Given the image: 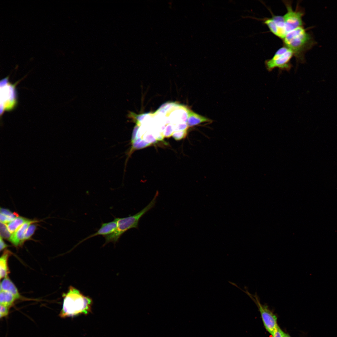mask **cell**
<instances>
[{
    "instance_id": "cell-1",
    "label": "cell",
    "mask_w": 337,
    "mask_h": 337,
    "mask_svg": "<svg viewBox=\"0 0 337 337\" xmlns=\"http://www.w3.org/2000/svg\"><path fill=\"white\" fill-rule=\"evenodd\" d=\"M63 306L59 314L60 317L66 318L81 315H87L91 312L92 299L74 287L70 286L67 292L63 294Z\"/></svg>"
},
{
    "instance_id": "cell-2",
    "label": "cell",
    "mask_w": 337,
    "mask_h": 337,
    "mask_svg": "<svg viewBox=\"0 0 337 337\" xmlns=\"http://www.w3.org/2000/svg\"><path fill=\"white\" fill-rule=\"evenodd\" d=\"M282 40L284 46L293 52L297 63L305 62V53L315 43L312 35L307 32L303 26L288 32Z\"/></svg>"
},
{
    "instance_id": "cell-3",
    "label": "cell",
    "mask_w": 337,
    "mask_h": 337,
    "mask_svg": "<svg viewBox=\"0 0 337 337\" xmlns=\"http://www.w3.org/2000/svg\"><path fill=\"white\" fill-rule=\"evenodd\" d=\"M158 195V193L157 192L148 205L136 214L125 217H115L117 222V228L112 233L103 236L105 239L103 246L111 242L115 244L126 231L132 228H138L139 222L141 218L155 206Z\"/></svg>"
},
{
    "instance_id": "cell-4",
    "label": "cell",
    "mask_w": 337,
    "mask_h": 337,
    "mask_svg": "<svg viewBox=\"0 0 337 337\" xmlns=\"http://www.w3.org/2000/svg\"><path fill=\"white\" fill-rule=\"evenodd\" d=\"M293 56V52L283 46L276 51L271 58L265 61V67L269 71L276 68H278L281 71H289L292 67L291 60Z\"/></svg>"
},
{
    "instance_id": "cell-5",
    "label": "cell",
    "mask_w": 337,
    "mask_h": 337,
    "mask_svg": "<svg viewBox=\"0 0 337 337\" xmlns=\"http://www.w3.org/2000/svg\"><path fill=\"white\" fill-rule=\"evenodd\" d=\"M287 10L283 16L287 33L297 27L303 26L302 17L305 12L298 3L295 10H293L291 1H282Z\"/></svg>"
},
{
    "instance_id": "cell-6",
    "label": "cell",
    "mask_w": 337,
    "mask_h": 337,
    "mask_svg": "<svg viewBox=\"0 0 337 337\" xmlns=\"http://www.w3.org/2000/svg\"><path fill=\"white\" fill-rule=\"evenodd\" d=\"M1 113L12 110L17 105L15 85L8 82L7 78L1 81Z\"/></svg>"
},
{
    "instance_id": "cell-7",
    "label": "cell",
    "mask_w": 337,
    "mask_h": 337,
    "mask_svg": "<svg viewBox=\"0 0 337 337\" xmlns=\"http://www.w3.org/2000/svg\"><path fill=\"white\" fill-rule=\"evenodd\" d=\"M249 294L259 309L265 328L272 335L278 326L276 316L267 306L262 305L260 303L259 297L256 294L253 295Z\"/></svg>"
},
{
    "instance_id": "cell-8",
    "label": "cell",
    "mask_w": 337,
    "mask_h": 337,
    "mask_svg": "<svg viewBox=\"0 0 337 337\" xmlns=\"http://www.w3.org/2000/svg\"><path fill=\"white\" fill-rule=\"evenodd\" d=\"M188 109L184 106L177 104L166 116L168 117L171 123H187Z\"/></svg>"
},
{
    "instance_id": "cell-9",
    "label": "cell",
    "mask_w": 337,
    "mask_h": 337,
    "mask_svg": "<svg viewBox=\"0 0 337 337\" xmlns=\"http://www.w3.org/2000/svg\"><path fill=\"white\" fill-rule=\"evenodd\" d=\"M36 221L28 220L17 230L12 233L9 240L14 245L17 247L22 245L25 242L24 237L29 226Z\"/></svg>"
},
{
    "instance_id": "cell-10",
    "label": "cell",
    "mask_w": 337,
    "mask_h": 337,
    "mask_svg": "<svg viewBox=\"0 0 337 337\" xmlns=\"http://www.w3.org/2000/svg\"><path fill=\"white\" fill-rule=\"evenodd\" d=\"M117 222L115 218L114 220L111 222L102 223L100 228L96 232L90 235L81 240L79 242L78 244L95 236L100 235H103V236L110 234L115 231L117 228Z\"/></svg>"
},
{
    "instance_id": "cell-11",
    "label": "cell",
    "mask_w": 337,
    "mask_h": 337,
    "mask_svg": "<svg viewBox=\"0 0 337 337\" xmlns=\"http://www.w3.org/2000/svg\"><path fill=\"white\" fill-rule=\"evenodd\" d=\"M212 122L211 120L198 114L188 109L187 122L188 127L197 125L203 123H210Z\"/></svg>"
},
{
    "instance_id": "cell-12",
    "label": "cell",
    "mask_w": 337,
    "mask_h": 337,
    "mask_svg": "<svg viewBox=\"0 0 337 337\" xmlns=\"http://www.w3.org/2000/svg\"><path fill=\"white\" fill-rule=\"evenodd\" d=\"M0 290L7 291L11 293L17 299H19L21 297L17 288L8 276L4 278L1 282Z\"/></svg>"
},
{
    "instance_id": "cell-13",
    "label": "cell",
    "mask_w": 337,
    "mask_h": 337,
    "mask_svg": "<svg viewBox=\"0 0 337 337\" xmlns=\"http://www.w3.org/2000/svg\"><path fill=\"white\" fill-rule=\"evenodd\" d=\"M12 254L11 252L8 250H5L0 258V278H2L7 277L10 271L8 266V260Z\"/></svg>"
},
{
    "instance_id": "cell-14",
    "label": "cell",
    "mask_w": 337,
    "mask_h": 337,
    "mask_svg": "<svg viewBox=\"0 0 337 337\" xmlns=\"http://www.w3.org/2000/svg\"><path fill=\"white\" fill-rule=\"evenodd\" d=\"M16 300L17 299L16 297L11 293L7 291L0 290V304L10 307Z\"/></svg>"
},
{
    "instance_id": "cell-15",
    "label": "cell",
    "mask_w": 337,
    "mask_h": 337,
    "mask_svg": "<svg viewBox=\"0 0 337 337\" xmlns=\"http://www.w3.org/2000/svg\"><path fill=\"white\" fill-rule=\"evenodd\" d=\"M28 219L21 217H17L6 225L9 232L12 234L17 230Z\"/></svg>"
},
{
    "instance_id": "cell-16",
    "label": "cell",
    "mask_w": 337,
    "mask_h": 337,
    "mask_svg": "<svg viewBox=\"0 0 337 337\" xmlns=\"http://www.w3.org/2000/svg\"><path fill=\"white\" fill-rule=\"evenodd\" d=\"M263 22L266 25L271 32L278 37L279 30L277 26L273 19L270 18H264L262 19Z\"/></svg>"
},
{
    "instance_id": "cell-17",
    "label": "cell",
    "mask_w": 337,
    "mask_h": 337,
    "mask_svg": "<svg viewBox=\"0 0 337 337\" xmlns=\"http://www.w3.org/2000/svg\"><path fill=\"white\" fill-rule=\"evenodd\" d=\"M11 234L8 230L7 225L4 223L0 222V237L2 238L9 240L11 236Z\"/></svg>"
},
{
    "instance_id": "cell-18",
    "label": "cell",
    "mask_w": 337,
    "mask_h": 337,
    "mask_svg": "<svg viewBox=\"0 0 337 337\" xmlns=\"http://www.w3.org/2000/svg\"><path fill=\"white\" fill-rule=\"evenodd\" d=\"M36 228V225L33 223L31 224L29 226L25 234L24 237L25 241L30 239L34 234Z\"/></svg>"
},
{
    "instance_id": "cell-19",
    "label": "cell",
    "mask_w": 337,
    "mask_h": 337,
    "mask_svg": "<svg viewBox=\"0 0 337 337\" xmlns=\"http://www.w3.org/2000/svg\"><path fill=\"white\" fill-rule=\"evenodd\" d=\"M132 144V147L129 152V153H131L132 150L134 149H141L146 147L150 145V144L141 139L139 142L136 143H133Z\"/></svg>"
},
{
    "instance_id": "cell-20",
    "label": "cell",
    "mask_w": 337,
    "mask_h": 337,
    "mask_svg": "<svg viewBox=\"0 0 337 337\" xmlns=\"http://www.w3.org/2000/svg\"><path fill=\"white\" fill-rule=\"evenodd\" d=\"M187 130L177 131L173 134L172 136L176 140H181L186 137L187 134Z\"/></svg>"
},
{
    "instance_id": "cell-21",
    "label": "cell",
    "mask_w": 337,
    "mask_h": 337,
    "mask_svg": "<svg viewBox=\"0 0 337 337\" xmlns=\"http://www.w3.org/2000/svg\"><path fill=\"white\" fill-rule=\"evenodd\" d=\"M172 124H168L166 127L164 131L163 135L165 137H168L170 136L173 131L174 128Z\"/></svg>"
},
{
    "instance_id": "cell-22",
    "label": "cell",
    "mask_w": 337,
    "mask_h": 337,
    "mask_svg": "<svg viewBox=\"0 0 337 337\" xmlns=\"http://www.w3.org/2000/svg\"><path fill=\"white\" fill-rule=\"evenodd\" d=\"M10 307L2 304L0 306V318L6 316L8 314Z\"/></svg>"
},
{
    "instance_id": "cell-23",
    "label": "cell",
    "mask_w": 337,
    "mask_h": 337,
    "mask_svg": "<svg viewBox=\"0 0 337 337\" xmlns=\"http://www.w3.org/2000/svg\"><path fill=\"white\" fill-rule=\"evenodd\" d=\"M0 213L10 217L14 219L17 217V214L12 212L9 210L2 208L0 209Z\"/></svg>"
},
{
    "instance_id": "cell-24",
    "label": "cell",
    "mask_w": 337,
    "mask_h": 337,
    "mask_svg": "<svg viewBox=\"0 0 337 337\" xmlns=\"http://www.w3.org/2000/svg\"><path fill=\"white\" fill-rule=\"evenodd\" d=\"M188 126L187 123H180L174 126V130L177 131L187 130Z\"/></svg>"
},
{
    "instance_id": "cell-25",
    "label": "cell",
    "mask_w": 337,
    "mask_h": 337,
    "mask_svg": "<svg viewBox=\"0 0 337 337\" xmlns=\"http://www.w3.org/2000/svg\"><path fill=\"white\" fill-rule=\"evenodd\" d=\"M14 219L13 218L0 213V220L1 222L3 223H7L11 222Z\"/></svg>"
},
{
    "instance_id": "cell-26",
    "label": "cell",
    "mask_w": 337,
    "mask_h": 337,
    "mask_svg": "<svg viewBox=\"0 0 337 337\" xmlns=\"http://www.w3.org/2000/svg\"><path fill=\"white\" fill-rule=\"evenodd\" d=\"M273 337H283V331L278 326L272 335Z\"/></svg>"
},
{
    "instance_id": "cell-27",
    "label": "cell",
    "mask_w": 337,
    "mask_h": 337,
    "mask_svg": "<svg viewBox=\"0 0 337 337\" xmlns=\"http://www.w3.org/2000/svg\"><path fill=\"white\" fill-rule=\"evenodd\" d=\"M139 126L137 125H136L134 127L132 133L131 143L134 140L136 139L137 134L139 129Z\"/></svg>"
},
{
    "instance_id": "cell-28",
    "label": "cell",
    "mask_w": 337,
    "mask_h": 337,
    "mask_svg": "<svg viewBox=\"0 0 337 337\" xmlns=\"http://www.w3.org/2000/svg\"><path fill=\"white\" fill-rule=\"evenodd\" d=\"M145 140L148 143H155L156 140L151 134H148L145 137Z\"/></svg>"
},
{
    "instance_id": "cell-29",
    "label": "cell",
    "mask_w": 337,
    "mask_h": 337,
    "mask_svg": "<svg viewBox=\"0 0 337 337\" xmlns=\"http://www.w3.org/2000/svg\"><path fill=\"white\" fill-rule=\"evenodd\" d=\"M0 250L1 251L5 249L8 246V245L6 244L3 241L2 238L1 237H0Z\"/></svg>"
},
{
    "instance_id": "cell-30",
    "label": "cell",
    "mask_w": 337,
    "mask_h": 337,
    "mask_svg": "<svg viewBox=\"0 0 337 337\" xmlns=\"http://www.w3.org/2000/svg\"><path fill=\"white\" fill-rule=\"evenodd\" d=\"M283 337H291L288 334L283 331Z\"/></svg>"
}]
</instances>
